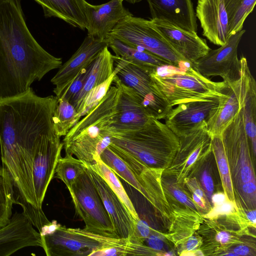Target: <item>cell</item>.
Masks as SVG:
<instances>
[{
  "instance_id": "16",
  "label": "cell",
  "mask_w": 256,
  "mask_h": 256,
  "mask_svg": "<svg viewBox=\"0 0 256 256\" xmlns=\"http://www.w3.org/2000/svg\"><path fill=\"white\" fill-rule=\"evenodd\" d=\"M86 166L112 220L116 236L124 238L132 236L136 220L105 180L90 166Z\"/></svg>"
},
{
  "instance_id": "11",
  "label": "cell",
  "mask_w": 256,
  "mask_h": 256,
  "mask_svg": "<svg viewBox=\"0 0 256 256\" xmlns=\"http://www.w3.org/2000/svg\"><path fill=\"white\" fill-rule=\"evenodd\" d=\"M55 132L54 124L40 137L34 154L32 175L34 194L38 207L42 204L48 186L54 178L63 143Z\"/></svg>"
},
{
  "instance_id": "46",
  "label": "cell",
  "mask_w": 256,
  "mask_h": 256,
  "mask_svg": "<svg viewBox=\"0 0 256 256\" xmlns=\"http://www.w3.org/2000/svg\"><path fill=\"white\" fill-rule=\"evenodd\" d=\"M233 252L238 256H246L249 254L250 250L248 247L246 246H238L233 250Z\"/></svg>"
},
{
  "instance_id": "25",
  "label": "cell",
  "mask_w": 256,
  "mask_h": 256,
  "mask_svg": "<svg viewBox=\"0 0 256 256\" xmlns=\"http://www.w3.org/2000/svg\"><path fill=\"white\" fill-rule=\"evenodd\" d=\"M108 48H104L92 62L85 84L72 103L78 113L87 94L92 88L106 80L114 73L113 55Z\"/></svg>"
},
{
  "instance_id": "40",
  "label": "cell",
  "mask_w": 256,
  "mask_h": 256,
  "mask_svg": "<svg viewBox=\"0 0 256 256\" xmlns=\"http://www.w3.org/2000/svg\"><path fill=\"white\" fill-rule=\"evenodd\" d=\"M240 176L242 182L255 181L252 168L250 165L245 166L240 169Z\"/></svg>"
},
{
  "instance_id": "41",
  "label": "cell",
  "mask_w": 256,
  "mask_h": 256,
  "mask_svg": "<svg viewBox=\"0 0 256 256\" xmlns=\"http://www.w3.org/2000/svg\"><path fill=\"white\" fill-rule=\"evenodd\" d=\"M187 184L192 193L196 194L204 200L205 199L204 192L199 186L198 182L195 178H193L188 180L187 182Z\"/></svg>"
},
{
  "instance_id": "49",
  "label": "cell",
  "mask_w": 256,
  "mask_h": 256,
  "mask_svg": "<svg viewBox=\"0 0 256 256\" xmlns=\"http://www.w3.org/2000/svg\"><path fill=\"white\" fill-rule=\"evenodd\" d=\"M122 1L124 0L132 4H134L136 3H138L142 1V0H122Z\"/></svg>"
},
{
  "instance_id": "26",
  "label": "cell",
  "mask_w": 256,
  "mask_h": 256,
  "mask_svg": "<svg viewBox=\"0 0 256 256\" xmlns=\"http://www.w3.org/2000/svg\"><path fill=\"white\" fill-rule=\"evenodd\" d=\"M244 128L254 154L256 152V84L250 74L248 76L242 108Z\"/></svg>"
},
{
  "instance_id": "44",
  "label": "cell",
  "mask_w": 256,
  "mask_h": 256,
  "mask_svg": "<svg viewBox=\"0 0 256 256\" xmlns=\"http://www.w3.org/2000/svg\"><path fill=\"white\" fill-rule=\"evenodd\" d=\"M199 244L200 242L198 239L194 236H192L187 240L185 248L186 250H196L199 246Z\"/></svg>"
},
{
  "instance_id": "50",
  "label": "cell",
  "mask_w": 256,
  "mask_h": 256,
  "mask_svg": "<svg viewBox=\"0 0 256 256\" xmlns=\"http://www.w3.org/2000/svg\"><path fill=\"white\" fill-rule=\"evenodd\" d=\"M194 252L195 256H204V254L200 250H194Z\"/></svg>"
},
{
  "instance_id": "8",
  "label": "cell",
  "mask_w": 256,
  "mask_h": 256,
  "mask_svg": "<svg viewBox=\"0 0 256 256\" xmlns=\"http://www.w3.org/2000/svg\"><path fill=\"white\" fill-rule=\"evenodd\" d=\"M68 190L76 213L85 224L84 230L104 236L118 238L86 166Z\"/></svg>"
},
{
  "instance_id": "10",
  "label": "cell",
  "mask_w": 256,
  "mask_h": 256,
  "mask_svg": "<svg viewBox=\"0 0 256 256\" xmlns=\"http://www.w3.org/2000/svg\"><path fill=\"white\" fill-rule=\"evenodd\" d=\"M246 30L230 36L224 45L210 50L204 56L192 64L194 68L206 78L220 76L227 84L238 80L240 76V62L238 48Z\"/></svg>"
},
{
  "instance_id": "21",
  "label": "cell",
  "mask_w": 256,
  "mask_h": 256,
  "mask_svg": "<svg viewBox=\"0 0 256 256\" xmlns=\"http://www.w3.org/2000/svg\"><path fill=\"white\" fill-rule=\"evenodd\" d=\"M122 2L110 0L98 5L88 2V36L95 40H106L120 20L132 14L124 8Z\"/></svg>"
},
{
  "instance_id": "48",
  "label": "cell",
  "mask_w": 256,
  "mask_h": 256,
  "mask_svg": "<svg viewBox=\"0 0 256 256\" xmlns=\"http://www.w3.org/2000/svg\"><path fill=\"white\" fill-rule=\"evenodd\" d=\"M256 210H252L248 212L246 214V217L249 222H250L251 223L254 224L255 226L256 224Z\"/></svg>"
},
{
  "instance_id": "43",
  "label": "cell",
  "mask_w": 256,
  "mask_h": 256,
  "mask_svg": "<svg viewBox=\"0 0 256 256\" xmlns=\"http://www.w3.org/2000/svg\"><path fill=\"white\" fill-rule=\"evenodd\" d=\"M242 190L246 194H256V186L255 181H250L244 183L242 185Z\"/></svg>"
},
{
  "instance_id": "22",
  "label": "cell",
  "mask_w": 256,
  "mask_h": 256,
  "mask_svg": "<svg viewBox=\"0 0 256 256\" xmlns=\"http://www.w3.org/2000/svg\"><path fill=\"white\" fill-rule=\"evenodd\" d=\"M152 20L166 22L178 28L197 32L198 24L192 0H147Z\"/></svg>"
},
{
  "instance_id": "12",
  "label": "cell",
  "mask_w": 256,
  "mask_h": 256,
  "mask_svg": "<svg viewBox=\"0 0 256 256\" xmlns=\"http://www.w3.org/2000/svg\"><path fill=\"white\" fill-rule=\"evenodd\" d=\"M226 88L223 95L176 105L164 118L166 124L180 137L204 124H207L225 99Z\"/></svg>"
},
{
  "instance_id": "33",
  "label": "cell",
  "mask_w": 256,
  "mask_h": 256,
  "mask_svg": "<svg viewBox=\"0 0 256 256\" xmlns=\"http://www.w3.org/2000/svg\"><path fill=\"white\" fill-rule=\"evenodd\" d=\"M115 72L104 82L92 88L86 96L82 102L78 116L80 118L96 107L107 93L113 80Z\"/></svg>"
},
{
  "instance_id": "35",
  "label": "cell",
  "mask_w": 256,
  "mask_h": 256,
  "mask_svg": "<svg viewBox=\"0 0 256 256\" xmlns=\"http://www.w3.org/2000/svg\"><path fill=\"white\" fill-rule=\"evenodd\" d=\"M235 208V204L232 200H226L220 204L214 206L206 216L214 218L220 215L228 214L234 212Z\"/></svg>"
},
{
  "instance_id": "14",
  "label": "cell",
  "mask_w": 256,
  "mask_h": 256,
  "mask_svg": "<svg viewBox=\"0 0 256 256\" xmlns=\"http://www.w3.org/2000/svg\"><path fill=\"white\" fill-rule=\"evenodd\" d=\"M240 62V78L230 84H226V96L206 124L208 130L212 136H221L224 129L243 108L248 78L251 72L246 58L242 56Z\"/></svg>"
},
{
  "instance_id": "17",
  "label": "cell",
  "mask_w": 256,
  "mask_h": 256,
  "mask_svg": "<svg viewBox=\"0 0 256 256\" xmlns=\"http://www.w3.org/2000/svg\"><path fill=\"white\" fill-rule=\"evenodd\" d=\"M41 234L26 216L16 212L9 222L0 228V256H8L28 246L42 248Z\"/></svg>"
},
{
  "instance_id": "39",
  "label": "cell",
  "mask_w": 256,
  "mask_h": 256,
  "mask_svg": "<svg viewBox=\"0 0 256 256\" xmlns=\"http://www.w3.org/2000/svg\"><path fill=\"white\" fill-rule=\"evenodd\" d=\"M146 239H147L148 247L154 250H160L162 248L164 242L159 236L150 234Z\"/></svg>"
},
{
  "instance_id": "42",
  "label": "cell",
  "mask_w": 256,
  "mask_h": 256,
  "mask_svg": "<svg viewBox=\"0 0 256 256\" xmlns=\"http://www.w3.org/2000/svg\"><path fill=\"white\" fill-rule=\"evenodd\" d=\"M232 236L226 231L218 232L216 236V240L222 244H228L232 240Z\"/></svg>"
},
{
  "instance_id": "36",
  "label": "cell",
  "mask_w": 256,
  "mask_h": 256,
  "mask_svg": "<svg viewBox=\"0 0 256 256\" xmlns=\"http://www.w3.org/2000/svg\"><path fill=\"white\" fill-rule=\"evenodd\" d=\"M150 234V228L146 222L140 218L136 220V228L132 236L144 243V240Z\"/></svg>"
},
{
  "instance_id": "29",
  "label": "cell",
  "mask_w": 256,
  "mask_h": 256,
  "mask_svg": "<svg viewBox=\"0 0 256 256\" xmlns=\"http://www.w3.org/2000/svg\"><path fill=\"white\" fill-rule=\"evenodd\" d=\"M16 204L14 186L6 170L0 166V228L7 224Z\"/></svg>"
},
{
  "instance_id": "13",
  "label": "cell",
  "mask_w": 256,
  "mask_h": 256,
  "mask_svg": "<svg viewBox=\"0 0 256 256\" xmlns=\"http://www.w3.org/2000/svg\"><path fill=\"white\" fill-rule=\"evenodd\" d=\"M113 82L119 93L116 113L109 130H128L144 126L152 116L145 108L141 98L134 90L124 84L116 74Z\"/></svg>"
},
{
  "instance_id": "2",
  "label": "cell",
  "mask_w": 256,
  "mask_h": 256,
  "mask_svg": "<svg viewBox=\"0 0 256 256\" xmlns=\"http://www.w3.org/2000/svg\"><path fill=\"white\" fill-rule=\"evenodd\" d=\"M62 64L30 33L21 0H0V99L24 93Z\"/></svg>"
},
{
  "instance_id": "4",
  "label": "cell",
  "mask_w": 256,
  "mask_h": 256,
  "mask_svg": "<svg viewBox=\"0 0 256 256\" xmlns=\"http://www.w3.org/2000/svg\"><path fill=\"white\" fill-rule=\"evenodd\" d=\"M112 150L123 152L146 166L156 169L170 162L179 147V138L164 123L151 118L142 127L132 130H108Z\"/></svg>"
},
{
  "instance_id": "9",
  "label": "cell",
  "mask_w": 256,
  "mask_h": 256,
  "mask_svg": "<svg viewBox=\"0 0 256 256\" xmlns=\"http://www.w3.org/2000/svg\"><path fill=\"white\" fill-rule=\"evenodd\" d=\"M114 72L120 80L134 90L141 98L150 114L164 119L172 108L170 106L148 72L113 55Z\"/></svg>"
},
{
  "instance_id": "27",
  "label": "cell",
  "mask_w": 256,
  "mask_h": 256,
  "mask_svg": "<svg viewBox=\"0 0 256 256\" xmlns=\"http://www.w3.org/2000/svg\"><path fill=\"white\" fill-rule=\"evenodd\" d=\"M256 2V0H224L229 37L243 29L244 22L252 12Z\"/></svg>"
},
{
  "instance_id": "37",
  "label": "cell",
  "mask_w": 256,
  "mask_h": 256,
  "mask_svg": "<svg viewBox=\"0 0 256 256\" xmlns=\"http://www.w3.org/2000/svg\"><path fill=\"white\" fill-rule=\"evenodd\" d=\"M201 182L204 188L209 197L212 196L214 190V184L212 178L206 170H204L202 173Z\"/></svg>"
},
{
  "instance_id": "7",
  "label": "cell",
  "mask_w": 256,
  "mask_h": 256,
  "mask_svg": "<svg viewBox=\"0 0 256 256\" xmlns=\"http://www.w3.org/2000/svg\"><path fill=\"white\" fill-rule=\"evenodd\" d=\"M108 36L146 50L173 65L186 61L168 44L151 20L132 14L120 20Z\"/></svg>"
},
{
  "instance_id": "3",
  "label": "cell",
  "mask_w": 256,
  "mask_h": 256,
  "mask_svg": "<svg viewBox=\"0 0 256 256\" xmlns=\"http://www.w3.org/2000/svg\"><path fill=\"white\" fill-rule=\"evenodd\" d=\"M118 93L116 86H110L98 104L64 136L66 154L75 156L86 165L96 163V159L110 143L108 130L116 113Z\"/></svg>"
},
{
  "instance_id": "20",
  "label": "cell",
  "mask_w": 256,
  "mask_h": 256,
  "mask_svg": "<svg viewBox=\"0 0 256 256\" xmlns=\"http://www.w3.org/2000/svg\"><path fill=\"white\" fill-rule=\"evenodd\" d=\"M196 16L202 34L210 42L218 46L226 44L229 36L224 0H198Z\"/></svg>"
},
{
  "instance_id": "52",
  "label": "cell",
  "mask_w": 256,
  "mask_h": 256,
  "mask_svg": "<svg viewBox=\"0 0 256 256\" xmlns=\"http://www.w3.org/2000/svg\"><path fill=\"white\" fill-rule=\"evenodd\" d=\"M163 255L166 256H173L174 254L172 252H167L166 254H164Z\"/></svg>"
},
{
  "instance_id": "34",
  "label": "cell",
  "mask_w": 256,
  "mask_h": 256,
  "mask_svg": "<svg viewBox=\"0 0 256 256\" xmlns=\"http://www.w3.org/2000/svg\"><path fill=\"white\" fill-rule=\"evenodd\" d=\"M92 62L81 70L68 89L58 98H64L72 104L74 100L82 90L85 84L91 68Z\"/></svg>"
},
{
  "instance_id": "1",
  "label": "cell",
  "mask_w": 256,
  "mask_h": 256,
  "mask_svg": "<svg viewBox=\"0 0 256 256\" xmlns=\"http://www.w3.org/2000/svg\"><path fill=\"white\" fill-rule=\"evenodd\" d=\"M56 96L42 97L29 90L0 100V146L2 166L14 186L16 204L40 232L52 222L38 207L33 182V164L38 140L53 126Z\"/></svg>"
},
{
  "instance_id": "15",
  "label": "cell",
  "mask_w": 256,
  "mask_h": 256,
  "mask_svg": "<svg viewBox=\"0 0 256 256\" xmlns=\"http://www.w3.org/2000/svg\"><path fill=\"white\" fill-rule=\"evenodd\" d=\"M108 40H98L87 36L73 55L58 68L52 78L54 92L58 98L69 87L82 70L90 65L106 47Z\"/></svg>"
},
{
  "instance_id": "28",
  "label": "cell",
  "mask_w": 256,
  "mask_h": 256,
  "mask_svg": "<svg viewBox=\"0 0 256 256\" xmlns=\"http://www.w3.org/2000/svg\"><path fill=\"white\" fill-rule=\"evenodd\" d=\"M80 119L72 104L64 98H58L52 116L54 127L58 136H65Z\"/></svg>"
},
{
  "instance_id": "24",
  "label": "cell",
  "mask_w": 256,
  "mask_h": 256,
  "mask_svg": "<svg viewBox=\"0 0 256 256\" xmlns=\"http://www.w3.org/2000/svg\"><path fill=\"white\" fill-rule=\"evenodd\" d=\"M106 40L108 47L112 50L115 56L148 72L166 64H172L146 50L128 45L111 36H108Z\"/></svg>"
},
{
  "instance_id": "32",
  "label": "cell",
  "mask_w": 256,
  "mask_h": 256,
  "mask_svg": "<svg viewBox=\"0 0 256 256\" xmlns=\"http://www.w3.org/2000/svg\"><path fill=\"white\" fill-rule=\"evenodd\" d=\"M212 151L216 158L226 194L232 200L234 192L230 169L221 136H212Z\"/></svg>"
},
{
  "instance_id": "5",
  "label": "cell",
  "mask_w": 256,
  "mask_h": 256,
  "mask_svg": "<svg viewBox=\"0 0 256 256\" xmlns=\"http://www.w3.org/2000/svg\"><path fill=\"white\" fill-rule=\"evenodd\" d=\"M42 238L47 256H136L138 251L131 238L106 236L54 223Z\"/></svg>"
},
{
  "instance_id": "47",
  "label": "cell",
  "mask_w": 256,
  "mask_h": 256,
  "mask_svg": "<svg viewBox=\"0 0 256 256\" xmlns=\"http://www.w3.org/2000/svg\"><path fill=\"white\" fill-rule=\"evenodd\" d=\"M192 197L193 201L200 208H205L204 200L198 196L196 194L192 193Z\"/></svg>"
},
{
  "instance_id": "6",
  "label": "cell",
  "mask_w": 256,
  "mask_h": 256,
  "mask_svg": "<svg viewBox=\"0 0 256 256\" xmlns=\"http://www.w3.org/2000/svg\"><path fill=\"white\" fill-rule=\"evenodd\" d=\"M170 106L224 94L226 84L200 74L186 61L168 64L148 72Z\"/></svg>"
},
{
  "instance_id": "51",
  "label": "cell",
  "mask_w": 256,
  "mask_h": 256,
  "mask_svg": "<svg viewBox=\"0 0 256 256\" xmlns=\"http://www.w3.org/2000/svg\"><path fill=\"white\" fill-rule=\"evenodd\" d=\"M224 256H238L236 254H234V252H230V253H227L226 254H224Z\"/></svg>"
},
{
  "instance_id": "38",
  "label": "cell",
  "mask_w": 256,
  "mask_h": 256,
  "mask_svg": "<svg viewBox=\"0 0 256 256\" xmlns=\"http://www.w3.org/2000/svg\"><path fill=\"white\" fill-rule=\"evenodd\" d=\"M172 193L174 198L181 203H182L191 208H196V206L194 204V202L190 198L185 192L182 190L178 188H174L172 190Z\"/></svg>"
},
{
  "instance_id": "19",
  "label": "cell",
  "mask_w": 256,
  "mask_h": 256,
  "mask_svg": "<svg viewBox=\"0 0 256 256\" xmlns=\"http://www.w3.org/2000/svg\"><path fill=\"white\" fill-rule=\"evenodd\" d=\"M151 20L172 47L192 64L210 50L197 32L186 31L164 20Z\"/></svg>"
},
{
  "instance_id": "30",
  "label": "cell",
  "mask_w": 256,
  "mask_h": 256,
  "mask_svg": "<svg viewBox=\"0 0 256 256\" xmlns=\"http://www.w3.org/2000/svg\"><path fill=\"white\" fill-rule=\"evenodd\" d=\"M86 169V164L72 155L66 154L58 160L54 178L60 179L70 188L72 184Z\"/></svg>"
},
{
  "instance_id": "45",
  "label": "cell",
  "mask_w": 256,
  "mask_h": 256,
  "mask_svg": "<svg viewBox=\"0 0 256 256\" xmlns=\"http://www.w3.org/2000/svg\"><path fill=\"white\" fill-rule=\"evenodd\" d=\"M211 196L212 202L214 206L222 204L228 198L226 195L225 194L222 192L214 194Z\"/></svg>"
},
{
  "instance_id": "18",
  "label": "cell",
  "mask_w": 256,
  "mask_h": 256,
  "mask_svg": "<svg viewBox=\"0 0 256 256\" xmlns=\"http://www.w3.org/2000/svg\"><path fill=\"white\" fill-rule=\"evenodd\" d=\"M179 138V147L173 158L176 162V170L182 166L180 176L188 172L196 162L204 159L212 151V136L208 130L206 124L195 128Z\"/></svg>"
},
{
  "instance_id": "31",
  "label": "cell",
  "mask_w": 256,
  "mask_h": 256,
  "mask_svg": "<svg viewBox=\"0 0 256 256\" xmlns=\"http://www.w3.org/2000/svg\"><path fill=\"white\" fill-rule=\"evenodd\" d=\"M90 166L108 182L125 204L134 220H138L140 218L134 206L116 174L102 161L100 157L96 159V163Z\"/></svg>"
},
{
  "instance_id": "23",
  "label": "cell",
  "mask_w": 256,
  "mask_h": 256,
  "mask_svg": "<svg viewBox=\"0 0 256 256\" xmlns=\"http://www.w3.org/2000/svg\"><path fill=\"white\" fill-rule=\"evenodd\" d=\"M42 8L46 18H60L74 27L84 30L88 26L86 0H34Z\"/></svg>"
}]
</instances>
